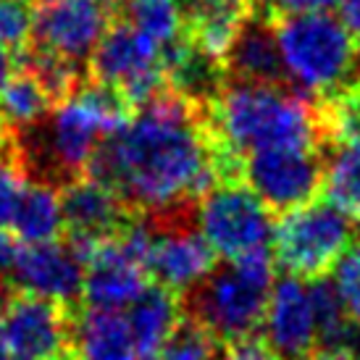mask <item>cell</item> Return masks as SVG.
I'll list each match as a JSON object with an SVG mask.
<instances>
[{
	"mask_svg": "<svg viewBox=\"0 0 360 360\" xmlns=\"http://www.w3.org/2000/svg\"><path fill=\"white\" fill-rule=\"evenodd\" d=\"M71 316L58 302L13 292L0 310V342L8 360H63L71 355Z\"/></svg>",
	"mask_w": 360,
	"mask_h": 360,
	"instance_id": "obj_11",
	"label": "cell"
},
{
	"mask_svg": "<svg viewBox=\"0 0 360 360\" xmlns=\"http://www.w3.org/2000/svg\"><path fill=\"white\" fill-rule=\"evenodd\" d=\"M58 198L66 234H84L101 242L119 234L134 219V213L108 187L90 176H79L63 184Z\"/></svg>",
	"mask_w": 360,
	"mask_h": 360,
	"instance_id": "obj_16",
	"label": "cell"
},
{
	"mask_svg": "<svg viewBox=\"0 0 360 360\" xmlns=\"http://www.w3.org/2000/svg\"><path fill=\"white\" fill-rule=\"evenodd\" d=\"M342 0H271L269 6L276 13H292V16H308V13H323L340 8Z\"/></svg>",
	"mask_w": 360,
	"mask_h": 360,
	"instance_id": "obj_29",
	"label": "cell"
},
{
	"mask_svg": "<svg viewBox=\"0 0 360 360\" xmlns=\"http://www.w3.org/2000/svg\"><path fill=\"white\" fill-rule=\"evenodd\" d=\"M53 101L40 87V82L30 71H16L3 87L0 95V113L11 129H32L51 113Z\"/></svg>",
	"mask_w": 360,
	"mask_h": 360,
	"instance_id": "obj_22",
	"label": "cell"
},
{
	"mask_svg": "<svg viewBox=\"0 0 360 360\" xmlns=\"http://www.w3.org/2000/svg\"><path fill=\"white\" fill-rule=\"evenodd\" d=\"M110 13L98 0H42L34 11L32 42L84 66L108 32Z\"/></svg>",
	"mask_w": 360,
	"mask_h": 360,
	"instance_id": "obj_12",
	"label": "cell"
},
{
	"mask_svg": "<svg viewBox=\"0 0 360 360\" xmlns=\"http://www.w3.org/2000/svg\"><path fill=\"white\" fill-rule=\"evenodd\" d=\"M271 16L281 63L295 90L321 98L355 82L358 40L342 21L323 13H276L274 8Z\"/></svg>",
	"mask_w": 360,
	"mask_h": 360,
	"instance_id": "obj_5",
	"label": "cell"
},
{
	"mask_svg": "<svg viewBox=\"0 0 360 360\" xmlns=\"http://www.w3.org/2000/svg\"><path fill=\"white\" fill-rule=\"evenodd\" d=\"M92 79L124 95L134 113L169 87L160 48L127 21L108 27L90 58Z\"/></svg>",
	"mask_w": 360,
	"mask_h": 360,
	"instance_id": "obj_9",
	"label": "cell"
},
{
	"mask_svg": "<svg viewBox=\"0 0 360 360\" xmlns=\"http://www.w3.org/2000/svg\"><path fill=\"white\" fill-rule=\"evenodd\" d=\"M221 342H216L200 323L181 316L176 329L163 342L155 360H219Z\"/></svg>",
	"mask_w": 360,
	"mask_h": 360,
	"instance_id": "obj_24",
	"label": "cell"
},
{
	"mask_svg": "<svg viewBox=\"0 0 360 360\" xmlns=\"http://www.w3.org/2000/svg\"><path fill=\"white\" fill-rule=\"evenodd\" d=\"M87 176L108 187L134 216L198 202L219 184L208 108L166 87L98 145Z\"/></svg>",
	"mask_w": 360,
	"mask_h": 360,
	"instance_id": "obj_1",
	"label": "cell"
},
{
	"mask_svg": "<svg viewBox=\"0 0 360 360\" xmlns=\"http://www.w3.org/2000/svg\"><path fill=\"white\" fill-rule=\"evenodd\" d=\"M331 208L360 224V142H337L323 150V187Z\"/></svg>",
	"mask_w": 360,
	"mask_h": 360,
	"instance_id": "obj_20",
	"label": "cell"
},
{
	"mask_svg": "<svg viewBox=\"0 0 360 360\" xmlns=\"http://www.w3.org/2000/svg\"><path fill=\"white\" fill-rule=\"evenodd\" d=\"M213 137L240 155L271 148H316L323 153L316 95L295 87L226 82L208 105Z\"/></svg>",
	"mask_w": 360,
	"mask_h": 360,
	"instance_id": "obj_3",
	"label": "cell"
},
{
	"mask_svg": "<svg viewBox=\"0 0 360 360\" xmlns=\"http://www.w3.org/2000/svg\"><path fill=\"white\" fill-rule=\"evenodd\" d=\"M358 82H360V79H358Z\"/></svg>",
	"mask_w": 360,
	"mask_h": 360,
	"instance_id": "obj_38",
	"label": "cell"
},
{
	"mask_svg": "<svg viewBox=\"0 0 360 360\" xmlns=\"http://www.w3.org/2000/svg\"><path fill=\"white\" fill-rule=\"evenodd\" d=\"M308 360H358L352 350H319L313 352Z\"/></svg>",
	"mask_w": 360,
	"mask_h": 360,
	"instance_id": "obj_31",
	"label": "cell"
},
{
	"mask_svg": "<svg viewBox=\"0 0 360 360\" xmlns=\"http://www.w3.org/2000/svg\"><path fill=\"white\" fill-rule=\"evenodd\" d=\"M358 248H360V231H358Z\"/></svg>",
	"mask_w": 360,
	"mask_h": 360,
	"instance_id": "obj_36",
	"label": "cell"
},
{
	"mask_svg": "<svg viewBox=\"0 0 360 360\" xmlns=\"http://www.w3.org/2000/svg\"><path fill=\"white\" fill-rule=\"evenodd\" d=\"M219 360H281L274 347H271L266 337L260 331L242 334L237 340H229L221 345Z\"/></svg>",
	"mask_w": 360,
	"mask_h": 360,
	"instance_id": "obj_28",
	"label": "cell"
},
{
	"mask_svg": "<svg viewBox=\"0 0 360 360\" xmlns=\"http://www.w3.org/2000/svg\"><path fill=\"white\" fill-rule=\"evenodd\" d=\"M242 184L266 208L290 213L316 202L323 187V153L316 148H271L245 155Z\"/></svg>",
	"mask_w": 360,
	"mask_h": 360,
	"instance_id": "obj_10",
	"label": "cell"
},
{
	"mask_svg": "<svg viewBox=\"0 0 360 360\" xmlns=\"http://www.w3.org/2000/svg\"><path fill=\"white\" fill-rule=\"evenodd\" d=\"M134 116V108L124 101L119 90L101 82H84L69 101L32 127L27 142L19 137L21 158L27 176L60 187L79 179L87 171L92 155L105 137L124 129Z\"/></svg>",
	"mask_w": 360,
	"mask_h": 360,
	"instance_id": "obj_2",
	"label": "cell"
},
{
	"mask_svg": "<svg viewBox=\"0 0 360 360\" xmlns=\"http://www.w3.org/2000/svg\"><path fill=\"white\" fill-rule=\"evenodd\" d=\"M121 13L127 16L129 27L158 48H166L184 34V19L176 0H124Z\"/></svg>",
	"mask_w": 360,
	"mask_h": 360,
	"instance_id": "obj_23",
	"label": "cell"
},
{
	"mask_svg": "<svg viewBox=\"0 0 360 360\" xmlns=\"http://www.w3.org/2000/svg\"><path fill=\"white\" fill-rule=\"evenodd\" d=\"M308 295L310 305H313V319H316L319 350H350L360 340V326L345 310L334 281H310Z\"/></svg>",
	"mask_w": 360,
	"mask_h": 360,
	"instance_id": "obj_21",
	"label": "cell"
},
{
	"mask_svg": "<svg viewBox=\"0 0 360 360\" xmlns=\"http://www.w3.org/2000/svg\"><path fill=\"white\" fill-rule=\"evenodd\" d=\"M263 326L266 331L260 334L281 360H308L313 352H319L313 305L308 287L300 279L281 276L279 281H274L263 313Z\"/></svg>",
	"mask_w": 360,
	"mask_h": 360,
	"instance_id": "obj_15",
	"label": "cell"
},
{
	"mask_svg": "<svg viewBox=\"0 0 360 360\" xmlns=\"http://www.w3.org/2000/svg\"><path fill=\"white\" fill-rule=\"evenodd\" d=\"M129 331L134 340L137 360H155L163 342L171 337L181 321V297L163 290L158 284H150L137 300L129 305Z\"/></svg>",
	"mask_w": 360,
	"mask_h": 360,
	"instance_id": "obj_18",
	"label": "cell"
},
{
	"mask_svg": "<svg viewBox=\"0 0 360 360\" xmlns=\"http://www.w3.org/2000/svg\"><path fill=\"white\" fill-rule=\"evenodd\" d=\"M198 229L210 250L226 260L269 250L274 213L245 184H216L198 200Z\"/></svg>",
	"mask_w": 360,
	"mask_h": 360,
	"instance_id": "obj_8",
	"label": "cell"
},
{
	"mask_svg": "<svg viewBox=\"0 0 360 360\" xmlns=\"http://www.w3.org/2000/svg\"><path fill=\"white\" fill-rule=\"evenodd\" d=\"M213 3H221V6H231V8H250L255 0H213Z\"/></svg>",
	"mask_w": 360,
	"mask_h": 360,
	"instance_id": "obj_32",
	"label": "cell"
},
{
	"mask_svg": "<svg viewBox=\"0 0 360 360\" xmlns=\"http://www.w3.org/2000/svg\"><path fill=\"white\" fill-rule=\"evenodd\" d=\"M11 229L16 231L24 245H45L58 242L63 231V213H60V198L51 184L30 181L21 195L16 216L11 221Z\"/></svg>",
	"mask_w": 360,
	"mask_h": 360,
	"instance_id": "obj_19",
	"label": "cell"
},
{
	"mask_svg": "<svg viewBox=\"0 0 360 360\" xmlns=\"http://www.w3.org/2000/svg\"><path fill=\"white\" fill-rule=\"evenodd\" d=\"M274 287V258L269 250L216 266L208 276L181 295V313L200 323L216 342L258 331Z\"/></svg>",
	"mask_w": 360,
	"mask_h": 360,
	"instance_id": "obj_4",
	"label": "cell"
},
{
	"mask_svg": "<svg viewBox=\"0 0 360 360\" xmlns=\"http://www.w3.org/2000/svg\"><path fill=\"white\" fill-rule=\"evenodd\" d=\"M0 127H3V113H0Z\"/></svg>",
	"mask_w": 360,
	"mask_h": 360,
	"instance_id": "obj_34",
	"label": "cell"
},
{
	"mask_svg": "<svg viewBox=\"0 0 360 360\" xmlns=\"http://www.w3.org/2000/svg\"><path fill=\"white\" fill-rule=\"evenodd\" d=\"M27 184L30 181H27L24 163H19V160L0 163V231L11 226Z\"/></svg>",
	"mask_w": 360,
	"mask_h": 360,
	"instance_id": "obj_27",
	"label": "cell"
},
{
	"mask_svg": "<svg viewBox=\"0 0 360 360\" xmlns=\"http://www.w3.org/2000/svg\"><path fill=\"white\" fill-rule=\"evenodd\" d=\"M0 360H8L6 358V350H3V342H0Z\"/></svg>",
	"mask_w": 360,
	"mask_h": 360,
	"instance_id": "obj_33",
	"label": "cell"
},
{
	"mask_svg": "<svg viewBox=\"0 0 360 360\" xmlns=\"http://www.w3.org/2000/svg\"><path fill=\"white\" fill-rule=\"evenodd\" d=\"M226 82L263 84V87H292L276 45L274 16L269 3H255L242 19L240 32L224 58Z\"/></svg>",
	"mask_w": 360,
	"mask_h": 360,
	"instance_id": "obj_14",
	"label": "cell"
},
{
	"mask_svg": "<svg viewBox=\"0 0 360 360\" xmlns=\"http://www.w3.org/2000/svg\"><path fill=\"white\" fill-rule=\"evenodd\" d=\"M334 287L345 310L360 326V248H350L334 266Z\"/></svg>",
	"mask_w": 360,
	"mask_h": 360,
	"instance_id": "obj_26",
	"label": "cell"
},
{
	"mask_svg": "<svg viewBox=\"0 0 360 360\" xmlns=\"http://www.w3.org/2000/svg\"><path fill=\"white\" fill-rule=\"evenodd\" d=\"M34 0H0V48L21 53L30 48L34 32Z\"/></svg>",
	"mask_w": 360,
	"mask_h": 360,
	"instance_id": "obj_25",
	"label": "cell"
},
{
	"mask_svg": "<svg viewBox=\"0 0 360 360\" xmlns=\"http://www.w3.org/2000/svg\"><path fill=\"white\" fill-rule=\"evenodd\" d=\"M198 202L140 216L150 234L145 271L158 287L187 295L216 269V252L198 229Z\"/></svg>",
	"mask_w": 360,
	"mask_h": 360,
	"instance_id": "obj_7",
	"label": "cell"
},
{
	"mask_svg": "<svg viewBox=\"0 0 360 360\" xmlns=\"http://www.w3.org/2000/svg\"><path fill=\"white\" fill-rule=\"evenodd\" d=\"M19 71V63H16V56L6 48H0V90L8 84V79Z\"/></svg>",
	"mask_w": 360,
	"mask_h": 360,
	"instance_id": "obj_30",
	"label": "cell"
},
{
	"mask_svg": "<svg viewBox=\"0 0 360 360\" xmlns=\"http://www.w3.org/2000/svg\"><path fill=\"white\" fill-rule=\"evenodd\" d=\"M355 231L347 216L329 202H310L284 213L274 226V266L300 281L326 279L350 250Z\"/></svg>",
	"mask_w": 360,
	"mask_h": 360,
	"instance_id": "obj_6",
	"label": "cell"
},
{
	"mask_svg": "<svg viewBox=\"0 0 360 360\" xmlns=\"http://www.w3.org/2000/svg\"><path fill=\"white\" fill-rule=\"evenodd\" d=\"M71 358L74 360H137L127 316L119 310H82L71 316Z\"/></svg>",
	"mask_w": 360,
	"mask_h": 360,
	"instance_id": "obj_17",
	"label": "cell"
},
{
	"mask_svg": "<svg viewBox=\"0 0 360 360\" xmlns=\"http://www.w3.org/2000/svg\"><path fill=\"white\" fill-rule=\"evenodd\" d=\"M258 3H271V0H258Z\"/></svg>",
	"mask_w": 360,
	"mask_h": 360,
	"instance_id": "obj_35",
	"label": "cell"
},
{
	"mask_svg": "<svg viewBox=\"0 0 360 360\" xmlns=\"http://www.w3.org/2000/svg\"><path fill=\"white\" fill-rule=\"evenodd\" d=\"M358 345H360V340H358Z\"/></svg>",
	"mask_w": 360,
	"mask_h": 360,
	"instance_id": "obj_37",
	"label": "cell"
},
{
	"mask_svg": "<svg viewBox=\"0 0 360 360\" xmlns=\"http://www.w3.org/2000/svg\"><path fill=\"white\" fill-rule=\"evenodd\" d=\"M8 276V284L21 290V295L58 302L63 308L79 300L84 287V266L63 242L19 248Z\"/></svg>",
	"mask_w": 360,
	"mask_h": 360,
	"instance_id": "obj_13",
	"label": "cell"
}]
</instances>
